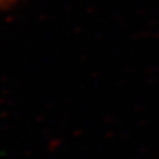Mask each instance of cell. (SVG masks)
Here are the masks:
<instances>
[{"instance_id": "6da1fadb", "label": "cell", "mask_w": 159, "mask_h": 159, "mask_svg": "<svg viewBox=\"0 0 159 159\" xmlns=\"http://www.w3.org/2000/svg\"><path fill=\"white\" fill-rule=\"evenodd\" d=\"M2 2H4V0H0V3H2Z\"/></svg>"}]
</instances>
